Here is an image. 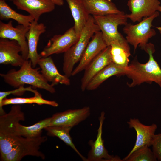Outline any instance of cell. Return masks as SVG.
Returning <instances> with one entry per match:
<instances>
[{"mask_svg": "<svg viewBox=\"0 0 161 161\" xmlns=\"http://www.w3.org/2000/svg\"><path fill=\"white\" fill-rule=\"evenodd\" d=\"M144 50L148 54L149 60L145 64L140 63L136 58L131 62L127 68L125 75L131 80L132 82L127 83V85L133 87L145 82L151 84L154 82L161 88V69L154 58V45L148 43Z\"/></svg>", "mask_w": 161, "mask_h": 161, "instance_id": "1", "label": "cell"}, {"mask_svg": "<svg viewBox=\"0 0 161 161\" xmlns=\"http://www.w3.org/2000/svg\"><path fill=\"white\" fill-rule=\"evenodd\" d=\"M40 68H33L31 61L26 60L18 70L11 69L6 74L0 75L6 83L14 87L18 88L27 84L54 93V86L48 83L39 71Z\"/></svg>", "mask_w": 161, "mask_h": 161, "instance_id": "2", "label": "cell"}, {"mask_svg": "<svg viewBox=\"0 0 161 161\" xmlns=\"http://www.w3.org/2000/svg\"><path fill=\"white\" fill-rule=\"evenodd\" d=\"M24 120L20 104H13L8 113L0 115V159L11 151L22 137L18 134L17 127L20 121Z\"/></svg>", "mask_w": 161, "mask_h": 161, "instance_id": "3", "label": "cell"}, {"mask_svg": "<svg viewBox=\"0 0 161 161\" xmlns=\"http://www.w3.org/2000/svg\"><path fill=\"white\" fill-rule=\"evenodd\" d=\"M95 23L99 26L107 46L115 44L130 52L129 43L118 30L119 25L126 24V14L122 11L120 13L103 16H93Z\"/></svg>", "mask_w": 161, "mask_h": 161, "instance_id": "4", "label": "cell"}, {"mask_svg": "<svg viewBox=\"0 0 161 161\" xmlns=\"http://www.w3.org/2000/svg\"><path fill=\"white\" fill-rule=\"evenodd\" d=\"M91 15L83 29L77 41L64 53L63 70L68 77L72 76L75 64L81 59L90 39L97 32L100 31Z\"/></svg>", "mask_w": 161, "mask_h": 161, "instance_id": "5", "label": "cell"}, {"mask_svg": "<svg viewBox=\"0 0 161 161\" xmlns=\"http://www.w3.org/2000/svg\"><path fill=\"white\" fill-rule=\"evenodd\" d=\"M159 15L157 11L151 16L143 18L137 24L127 23L124 25L123 31L126 35V39L134 47V50L138 46L144 50L149 39L156 35L155 30L151 27L153 20Z\"/></svg>", "mask_w": 161, "mask_h": 161, "instance_id": "6", "label": "cell"}, {"mask_svg": "<svg viewBox=\"0 0 161 161\" xmlns=\"http://www.w3.org/2000/svg\"><path fill=\"white\" fill-rule=\"evenodd\" d=\"M47 139L46 136L41 135L32 138L22 137L11 151L0 160L2 161H19L27 155L39 157L44 159L45 155L39 151V149L40 145Z\"/></svg>", "mask_w": 161, "mask_h": 161, "instance_id": "7", "label": "cell"}, {"mask_svg": "<svg viewBox=\"0 0 161 161\" xmlns=\"http://www.w3.org/2000/svg\"><path fill=\"white\" fill-rule=\"evenodd\" d=\"M80 35L76 32L74 26L70 28L62 35H54L41 52V57H46L53 54L64 53L74 44Z\"/></svg>", "mask_w": 161, "mask_h": 161, "instance_id": "8", "label": "cell"}, {"mask_svg": "<svg viewBox=\"0 0 161 161\" xmlns=\"http://www.w3.org/2000/svg\"><path fill=\"white\" fill-rule=\"evenodd\" d=\"M101 32H96L88 43L79 63L72 72L74 76L84 70L92 61L107 47Z\"/></svg>", "mask_w": 161, "mask_h": 161, "instance_id": "9", "label": "cell"}, {"mask_svg": "<svg viewBox=\"0 0 161 161\" xmlns=\"http://www.w3.org/2000/svg\"><path fill=\"white\" fill-rule=\"evenodd\" d=\"M29 27L19 24L14 27L12 21L7 23L0 21V38L10 40H14L18 42L21 48V55L25 60H28L29 49L26 35Z\"/></svg>", "mask_w": 161, "mask_h": 161, "instance_id": "10", "label": "cell"}, {"mask_svg": "<svg viewBox=\"0 0 161 161\" xmlns=\"http://www.w3.org/2000/svg\"><path fill=\"white\" fill-rule=\"evenodd\" d=\"M105 115L104 112L103 111L99 117L100 124L96 140L94 141L90 140L89 142L91 148L88 154L86 161H123V159L117 156H114L109 155L104 146L102 134L103 125L105 118Z\"/></svg>", "mask_w": 161, "mask_h": 161, "instance_id": "11", "label": "cell"}, {"mask_svg": "<svg viewBox=\"0 0 161 161\" xmlns=\"http://www.w3.org/2000/svg\"><path fill=\"white\" fill-rule=\"evenodd\" d=\"M90 108L85 106L82 108L69 109L58 112L51 117L49 126H58L71 128L86 119L90 115Z\"/></svg>", "mask_w": 161, "mask_h": 161, "instance_id": "12", "label": "cell"}, {"mask_svg": "<svg viewBox=\"0 0 161 161\" xmlns=\"http://www.w3.org/2000/svg\"><path fill=\"white\" fill-rule=\"evenodd\" d=\"M160 4L159 0H129L127 5L131 13L127 17L133 22H139L158 11Z\"/></svg>", "mask_w": 161, "mask_h": 161, "instance_id": "13", "label": "cell"}, {"mask_svg": "<svg viewBox=\"0 0 161 161\" xmlns=\"http://www.w3.org/2000/svg\"><path fill=\"white\" fill-rule=\"evenodd\" d=\"M21 48L17 41L7 39H0V64L21 67L25 60L19 54Z\"/></svg>", "mask_w": 161, "mask_h": 161, "instance_id": "14", "label": "cell"}, {"mask_svg": "<svg viewBox=\"0 0 161 161\" xmlns=\"http://www.w3.org/2000/svg\"><path fill=\"white\" fill-rule=\"evenodd\" d=\"M113 62L110 53V46H107L90 63L84 70L81 81L82 91L86 89L92 79L107 65Z\"/></svg>", "mask_w": 161, "mask_h": 161, "instance_id": "15", "label": "cell"}, {"mask_svg": "<svg viewBox=\"0 0 161 161\" xmlns=\"http://www.w3.org/2000/svg\"><path fill=\"white\" fill-rule=\"evenodd\" d=\"M129 127L134 129L136 132V139L133 148L127 155H129L137 148L144 145L151 146L153 137L157 128L156 124L146 125L142 123L138 119H130L127 122Z\"/></svg>", "mask_w": 161, "mask_h": 161, "instance_id": "16", "label": "cell"}, {"mask_svg": "<svg viewBox=\"0 0 161 161\" xmlns=\"http://www.w3.org/2000/svg\"><path fill=\"white\" fill-rule=\"evenodd\" d=\"M13 4L18 9L27 12L38 21L42 14L52 12L55 4L51 0H13Z\"/></svg>", "mask_w": 161, "mask_h": 161, "instance_id": "17", "label": "cell"}, {"mask_svg": "<svg viewBox=\"0 0 161 161\" xmlns=\"http://www.w3.org/2000/svg\"><path fill=\"white\" fill-rule=\"evenodd\" d=\"M46 30V27L43 23H38V21L34 20L31 23L26 34L29 49L28 59L31 61L33 68L35 67L41 58L38 53L37 45L41 35Z\"/></svg>", "mask_w": 161, "mask_h": 161, "instance_id": "18", "label": "cell"}, {"mask_svg": "<svg viewBox=\"0 0 161 161\" xmlns=\"http://www.w3.org/2000/svg\"><path fill=\"white\" fill-rule=\"evenodd\" d=\"M37 64L41 69L40 72L43 77L48 82H51L52 86L58 83L66 86L70 85L69 78L59 72L50 56L41 57L38 60Z\"/></svg>", "mask_w": 161, "mask_h": 161, "instance_id": "19", "label": "cell"}, {"mask_svg": "<svg viewBox=\"0 0 161 161\" xmlns=\"http://www.w3.org/2000/svg\"><path fill=\"white\" fill-rule=\"evenodd\" d=\"M81 0L88 13L93 16H103L122 12L111 0Z\"/></svg>", "mask_w": 161, "mask_h": 161, "instance_id": "20", "label": "cell"}, {"mask_svg": "<svg viewBox=\"0 0 161 161\" xmlns=\"http://www.w3.org/2000/svg\"><path fill=\"white\" fill-rule=\"evenodd\" d=\"M127 68L119 65L113 62L111 63L92 79L88 85L86 90L91 91L96 89L105 80L112 76L125 75Z\"/></svg>", "mask_w": 161, "mask_h": 161, "instance_id": "21", "label": "cell"}, {"mask_svg": "<svg viewBox=\"0 0 161 161\" xmlns=\"http://www.w3.org/2000/svg\"><path fill=\"white\" fill-rule=\"evenodd\" d=\"M66 0L74 20L75 30L80 35L90 15L86 11L81 0Z\"/></svg>", "mask_w": 161, "mask_h": 161, "instance_id": "22", "label": "cell"}, {"mask_svg": "<svg viewBox=\"0 0 161 161\" xmlns=\"http://www.w3.org/2000/svg\"><path fill=\"white\" fill-rule=\"evenodd\" d=\"M33 93L34 96L31 97L4 98L2 101L1 108L0 109V115L6 114L2 108L3 106L10 104L36 103L39 105H47L54 107L58 106V103L55 101L48 100L43 98L41 95L36 90H35Z\"/></svg>", "mask_w": 161, "mask_h": 161, "instance_id": "23", "label": "cell"}, {"mask_svg": "<svg viewBox=\"0 0 161 161\" xmlns=\"http://www.w3.org/2000/svg\"><path fill=\"white\" fill-rule=\"evenodd\" d=\"M0 19L2 20L13 19L19 24L26 27H29L34 20L30 15H25L17 13L11 8L5 1L1 0H0Z\"/></svg>", "mask_w": 161, "mask_h": 161, "instance_id": "24", "label": "cell"}, {"mask_svg": "<svg viewBox=\"0 0 161 161\" xmlns=\"http://www.w3.org/2000/svg\"><path fill=\"white\" fill-rule=\"evenodd\" d=\"M71 128L67 127L49 126L46 127L44 129L47 131L48 135L57 137L73 149L83 160L86 161V158L81 154L72 141L69 134V131Z\"/></svg>", "mask_w": 161, "mask_h": 161, "instance_id": "25", "label": "cell"}, {"mask_svg": "<svg viewBox=\"0 0 161 161\" xmlns=\"http://www.w3.org/2000/svg\"><path fill=\"white\" fill-rule=\"evenodd\" d=\"M51 117H49L40 121L34 125L30 126H25L19 123L17 127L18 134L28 138H32L41 135L42 130L49 126Z\"/></svg>", "mask_w": 161, "mask_h": 161, "instance_id": "26", "label": "cell"}, {"mask_svg": "<svg viewBox=\"0 0 161 161\" xmlns=\"http://www.w3.org/2000/svg\"><path fill=\"white\" fill-rule=\"evenodd\" d=\"M148 145L142 146L127 155L123 161H156L154 154Z\"/></svg>", "mask_w": 161, "mask_h": 161, "instance_id": "27", "label": "cell"}, {"mask_svg": "<svg viewBox=\"0 0 161 161\" xmlns=\"http://www.w3.org/2000/svg\"><path fill=\"white\" fill-rule=\"evenodd\" d=\"M110 53L113 62L120 66L127 67L129 61L130 52L118 45L112 44L110 46Z\"/></svg>", "mask_w": 161, "mask_h": 161, "instance_id": "28", "label": "cell"}, {"mask_svg": "<svg viewBox=\"0 0 161 161\" xmlns=\"http://www.w3.org/2000/svg\"><path fill=\"white\" fill-rule=\"evenodd\" d=\"M34 90L32 88L31 86L24 87V86H22L14 90L0 92V109L1 108L3 99L6 97L7 95L12 94L20 96L22 95L25 91H29L33 92Z\"/></svg>", "mask_w": 161, "mask_h": 161, "instance_id": "29", "label": "cell"}, {"mask_svg": "<svg viewBox=\"0 0 161 161\" xmlns=\"http://www.w3.org/2000/svg\"><path fill=\"white\" fill-rule=\"evenodd\" d=\"M152 151L157 160L161 161V133L155 134L152 141Z\"/></svg>", "mask_w": 161, "mask_h": 161, "instance_id": "30", "label": "cell"}, {"mask_svg": "<svg viewBox=\"0 0 161 161\" xmlns=\"http://www.w3.org/2000/svg\"><path fill=\"white\" fill-rule=\"evenodd\" d=\"M55 5L59 6H62L64 4L63 0H51Z\"/></svg>", "mask_w": 161, "mask_h": 161, "instance_id": "31", "label": "cell"}, {"mask_svg": "<svg viewBox=\"0 0 161 161\" xmlns=\"http://www.w3.org/2000/svg\"><path fill=\"white\" fill-rule=\"evenodd\" d=\"M161 4L158 11L161 13ZM156 28L158 30L160 33L161 34V27H156Z\"/></svg>", "mask_w": 161, "mask_h": 161, "instance_id": "32", "label": "cell"}, {"mask_svg": "<svg viewBox=\"0 0 161 161\" xmlns=\"http://www.w3.org/2000/svg\"><path fill=\"white\" fill-rule=\"evenodd\" d=\"M10 0L11 1H13V0Z\"/></svg>", "mask_w": 161, "mask_h": 161, "instance_id": "33", "label": "cell"}, {"mask_svg": "<svg viewBox=\"0 0 161 161\" xmlns=\"http://www.w3.org/2000/svg\"><path fill=\"white\" fill-rule=\"evenodd\" d=\"M3 0V1H5L6 0Z\"/></svg>", "mask_w": 161, "mask_h": 161, "instance_id": "34", "label": "cell"}]
</instances>
